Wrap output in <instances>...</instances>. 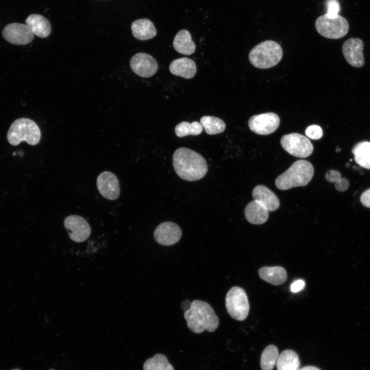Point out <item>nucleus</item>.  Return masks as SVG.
<instances>
[{
    "label": "nucleus",
    "instance_id": "24",
    "mask_svg": "<svg viewBox=\"0 0 370 370\" xmlns=\"http://www.w3.org/2000/svg\"><path fill=\"white\" fill-rule=\"evenodd\" d=\"M356 162L360 166L370 169V142H361L356 144L353 149Z\"/></svg>",
    "mask_w": 370,
    "mask_h": 370
},
{
    "label": "nucleus",
    "instance_id": "19",
    "mask_svg": "<svg viewBox=\"0 0 370 370\" xmlns=\"http://www.w3.org/2000/svg\"><path fill=\"white\" fill-rule=\"evenodd\" d=\"M32 33L38 37L45 38L51 32L49 22L43 16L37 14L30 15L25 21Z\"/></svg>",
    "mask_w": 370,
    "mask_h": 370
},
{
    "label": "nucleus",
    "instance_id": "33",
    "mask_svg": "<svg viewBox=\"0 0 370 370\" xmlns=\"http://www.w3.org/2000/svg\"><path fill=\"white\" fill-rule=\"evenodd\" d=\"M305 283L303 280H298L294 281L291 285L290 290L292 292H298L305 287Z\"/></svg>",
    "mask_w": 370,
    "mask_h": 370
},
{
    "label": "nucleus",
    "instance_id": "14",
    "mask_svg": "<svg viewBox=\"0 0 370 370\" xmlns=\"http://www.w3.org/2000/svg\"><path fill=\"white\" fill-rule=\"evenodd\" d=\"M181 234V230L176 224L166 221L157 227L154 232V237L160 245L171 246L179 240Z\"/></svg>",
    "mask_w": 370,
    "mask_h": 370
},
{
    "label": "nucleus",
    "instance_id": "23",
    "mask_svg": "<svg viewBox=\"0 0 370 370\" xmlns=\"http://www.w3.org/2000/svg\"><path fill=\"white\" fill-rule=\"evenodd\" d=\"M276 366L277 370H299L300 368L299 356L292 350H285L279 355Z\"/></svg>",
    "mask_w": 370,
    "mask_h": 370
},
{
    "label": "nucleus",
    "instance_id": "9",
    "mask_svg": "<svg viewBox=\"0 0 370 370\" xmlns=\"http://www.w3.org/2000/svg\"><path fill=\"white\" fill-rule=\"evenodd\" d=\"M280 120L274 113H266L251 117L248 122L250 130L255 134L267 135L273 133L279 127Z\"/></svg>",
    "mask_w": 370,
    "mask_h": 370
},
{
    "label": "nucleus",
    "instance_id": "26",
    "mask_svg": "<svg viewBox=\"0 0 370 370\" xmlns=\"http://www.w3.org/2000/svg\"><path fill=\"white\" fill-rule=\"evenodd\" d=\"M200 123L209 135L223 133L226 128V124L224 121L215 117L203 116L200 119Z\"/></svg>",
    "mask_w": 370,
    "mask_h": 370
},
{
    "label": "nucleus",
    "instance_id": "2",
    "mask_svg": "<svg viewBox=\"0 0 370 370\" xmlns=\"http://www.w3.org/2000/svg\"><path fill=\"white\" fill-rule=\"evenodd\" d=\"M184 318L189 329L195 334L205 330L213 332L219 325V319L212 307L207 302L195 300L184 311Z\"/></svg>",
    "mask_w": 370,
    "mask_h": 370
},
{
    "label": "nucleus",
    "instance_id": "4",
    "mask_svg": "<svg viewBox=\"0 0 370 370\" xmlns=\"http://www.w3.org/2000/svg\"><path fill=\"white\" fill-rule=\"evenodd\" d=\"M283 56L282 47L271 40L261 42L252 49L249 54L250 63L255 67L266 69L276 65Z\"/></svg>",
    "mask_w": 370,
    "mask_h": 370
},
{
    "label": "nucleus",
    "instance_id": "11",
    "mask_svg": "<svg viewBox=\"0 0 370 370\" xmlns=\"http://www.w3.org/2000/svg\"><path fill=\"white\" fill-rule=\"evenodd\" d=\"M2 35L8 42L15 45H26L34 38V34L27 25L20 23H11L3 30Z\"/></svg>",
    "mask_w": 370,
    "mask_h": 370
},
{
    "label": "nucleus",
    "instance_id": "3",
    "mask_svg": "<svg viewBox=\"0 0 370 370\" xmlns=\"http://www.w3.org/2000/svg\"><path fill=\"white\" fill-rule=\"evenodd\" d=\"M313 174V167L309 162L299 160L276 178L275 184L282 190L305 186L311 180Z\"/></svg>",
    "mask_w": 370,
    "mask_h": 370
},
{
    "label": "nucleus",
    "instance_id": "36",
    "mask_svg": "<svg viewBox=\"0 0 370 370\" xmlns=\"http://www.w3.org/2000/svg\"><path fill=\"white\" fill-rule=\"evenodd\" d=\"M13 370H20V369H13Z\"/></svg>",
    "mask_w": 370,
    "mask_h": 370
},
{
    "label": "nucleus",
    "instance_id": "32",
    "mask_svg": "<svg viewBox=\"0 0 370 370\" xmlns=\"http://www.w3.org/2000/svg\"><path fill=\"white\" fill-rule=\"evenodd\" d=\"M349 186V181L345 178H341L339 181L335 183L336 189L341 192L346 191L348 188Z\"/></svg>",
    "mask_w": 370,
    "mask_h": 370
},
{
    "label": "nucleus",
    "instance_id": "20",
    "mask_svg": "<svg viewBox=\"0 0 370 370\" xmlns=\"http://www.w3.org/2000/svg\"><path fill=\"white\" fill-rule=\"evenodd\" d=\"M258 273L261 279L274 285H282L287 278L286 270L281 266L263 267Z\"/></svg>",
    "mask_w": 370,
    "mask_h": 370
},
{
    "label": "nucleus",
    "instance_id": "12",
    "mask_svg": "<svg viewBox=\"0 0 370 370\" xmlns=\"http://www.w3.org/2000/svg\"><path fill=\"white\" fill-rule=\"evenodd\" d=\"M130 67L137 75L149 78L154 75L158 70V63L151 55L143 52L135 54L131 59Z\"/></svg>",
    "mask_w": 370,
    "mask_h": 370
},
{
    "label": "nucleus",
    "instance_id": "30",
    "mask_svg": "<svg viewBox=\"0 0 370 370\" xmlns=\"http://www.w3.org/2000/svg\"><path fill=\"white\" fill-rule=\"evenodd\" d=\"M305 134L310 139L318 140L322 137L323 131L320 126L317 125H312L306 128Z\"/></svg>",
    "mask_w": 370,
    "mask_h": 370
},
{
    "label": "nucleus",
    "instance_id": "8",
    "mask_svg": "<svg viewBox=\"0 0 370 370\" xmlns=\"http://www.w3.org/2000/svg\"><path fill=\"white\" fill-rule=\"evenodd\" d=\"M281 144L286 152L297 157H307L313 150L312 143L307 137L295 133L284 135L281 138Z\"/></svg>",
    "mask_w": 370,
    "mask_h": 370
},
{
    "label": "nucleus",
    "instance_id": "13",
    "mask_svg": "<svg viewBox=\"0 0 370 370\" xmlns=\"http://www.w3.org/2000/svg\"><path fill=\"white\" fill-rule=\"evenodd\" d=\"M97 187L100 194L107 199L116 200L120 195L118 179L110 172L104 171L99 175L97 178Z\"/></svg>",
    "mask_w": 370,
    "mask_h": 370
},
{
    "label": "nucleus",
    "instance_id": "27",
    "mask_svg": "<svg viewBox=\"0 0 370 370\" xmlns=\"http://www.w3.org/2000/svg\"><path fill=\"white\" fill-rule=\"evenodd\" d=\"M143 367V370H174L167 358L161 354H157L147 359Z\"/></svg>",
    "mask_w": 370,
    "mask_h": 370
},
{
    "label": "nucleus",
    "instance_id": "28",
    "mask_svg": "<svg viewBox=\"0 0 370 370\" xmlns=\"http://www.w3.org/2000/svg\"><path fill=\"white\" fill-rule=\"evenodd\" d=\"M203 127L200 123L194 121L192 123L183 121L177 124L175 128V132L178 137H183L188 135H198L202 131Z\"/></svg>",
    "mask_w": 370,
    "mask_h": 370
},
{
    "label": "nucleus",
    "instance_id": "16",
    "mask_svg": "<svg viewBox=\"0 0 370 370\" xmlns=\"http://www.w3.org/2000/svg\"><path fill=\"white\" fill-rule=\"evenodd\" d=\"M169 70L173 75L189 79L194 77L197 68L193 60L183 57L173 61L170 65Z\"/></svg>",
    "mask_w": 370,
    "mask_h": 370
},
{
    "label": "nucleus",
    "instance_id": "37",
    "mask_svg": "<svg viewBox=\"0 0 370 370\" xmlns=\"http://www.w3.org/2000/svg\"><path fill=\"white\" fill-rule=\"evenodd\" d=\"M49 370H53V369H49Z\"/></svg>",
    "mask_w": 370,
    "mask_h": 370
},
{
    "label": "nucleus",
    "instance_id": "7",
    "mask_svg": "<svg viewBox=\"0 0 370 370\" xmlns=\"http://www.w3.org/2000/svg\"><path fill=\"white\" fill-rule=\"evenodd\" d=\"M225 305L229 315L237 321L245 320L249 312V303L245 290L238 286L232 287L227 292Z\"/></svg>",
    "mask_w": 370,
    "mask_h": 370
},
{
    "label": "nucleus",
    "instance_id": "25",
    "mask_svg": "<svg viewBox=\"0 0 370 370\" xmlns=\"http://www.w3.org/2000/svg\"><path fill=\"white\" fill-rule=\"evenodd\" d=\"M279 356L278 348L273 345L267 346L262 352L260 365L262 370H272Z\"/></svg>",
    "mask_w": 370,
    "mask_h": 370
},
{
    "label": "nucleus",
    "instance_id": "17",
    "mask_svg": "<svg viewBox=\"0 0 370 370\" xmlns=\"http://www.w3.org/2000/svg\"><path fill=\"white\" fill-rule=\"evenodd\" d=\"M254 200L262 203L269 211L276 210L280 206V201L276 195L266 187L258 185L252 191Z\"/></svg>",
    "mask_w": 370,
    "mask_h": 370
},
{
    "label": "nucleus",
    "instance_id": "35",
    "mask_svg": "<svg viewBox=\"0 0 370 370\" xmlns=\"http://www.w3.org/2000/svg\"><path fill=\"white\" fill-rule=\"evenodd\" d=\"M299 370H321L317 367L314 366H306L301 368H300Z\"/></svg>",
    "mask_w": 370,
    "mask_h": 370
},
{
    "label": "nucleus",
    "instance_id": "6",
    "mask_svg": "<svg viewBox=\"0 0 370 370\" xmlns=\"http://www.w3.org/2000/svg\"><path fill=\"white\" fill-rule=\"evenodd\" d=\"M315 27L320 34L331 39L343 37L349 29L348 23L345 18L339 15L329 16L326 14L319 16L316 20Z\"/></svg>",
    "mask_w": 370,
    "mask_h": 370
},
{
    "label": "nucleus",
    "instance_id": "34",
    "mask_svg": "<svg viewBox=\"0 0 370 370\" xmlns=\"http://www.w3.org/2000/svg\"><path fill=\"white\" fill-rule=\"evenodd\" d=\"M360 200L363 205L366 207L370 208V189L362 193Z\"/></svg>",
    "mask_w": 370,
    "mask_h": 370
},
{
    "label": "nucleus",
    "instance_id": "15",
    "mask_svg": "<svg viewBox=\"0 0 370 370\" xmlns=\"http://www.w3.org/2000/svg\"><path fill=\"white\" fill-rule=\"evenodd\" d=\"M363 42L357 38L347 40L343 44L342 50L347 62L355 67H361L364 64L363 53Z\"/></svg>",
    "mask_w": 370,
    "mask_h": 370
},
{
    "label": "nucleus",
    "instance_id": "1",
    "mask_svg": "<svg viewBox=\"0 0 370 370\" xmlns=\"http://www.w3.org/2000/svg\"><path fill=\"white\" fill-rule=\"evenodd\" d=\"M173 165L177 175L183 180L194 181L202 178L208 171L205 158L186 147L177 149L173 156Z\"/></svg>",
    "mask_w": 370,
    "mask_h": 370
},
{
    "label": "nucleus",
    "instance_id": "18",
    "mask_svg": "<svg viewBox=\"0 0 370 370\" xmlns=\"http://www.w3.org/2000/svg\"><path fill=\"white\" fill-rule=\"evenodd\" d=\"M269 211L260 202L253 200L246 206L245 215L250 223L261 225L265 223L268 218Z\"/></svg>",
    "mask_w": 370,
    "mask_h": 370
},
{
    "label": "nucleus",
    "instance_id": "29",
    "mask_svg": "<svg viewBox=\"0 0 370 370\" xmlns=\"http://www.w3.org/2000/svg\"><path fill=\"white\" fill-rule=\"evenodd\" d=\"M325 5L327 8L326 13L329 16H336L340 10V5L338 0H326Z\"/></svg>",
    "mask_w": 370,
    "mask_h": 370
},
{
    "label": "nucleus",
    "instance_id": "10",
    "mask_svg": "<svg viewBox=\"0 0 370 370\" xmlns=\"http://www.w3.org/2000/svg\"><path fill=\"white\" fill-rule=\"evenodd\" d=\"M64 225L69 238L73 241L81 243L86 240L91 233L90 226L82 217L71 215L65 218Z\"/></svg>",
    "mask_w": 370,
    "mask_h": 370
},
{
    "label": "nucleus",
    "instance_id": "22",
    "mask_svg": "<svg viewBox=\"0 0 370 370\" xmlns=\"http://www.w3.org/2000/svg\"><path fill=\"white\" fill-rule=\"evenodd\" d=\"M173 45L174 49L179 53L190 55L195 50L196 46L192 40L190 33L187 30L179 31L175 36Z\"/></svg>",
    "mask_w": 370,
    "mask_h": 370
},
{
    "label": "nucleus",
    "instance_id": "21",
    "mask_svg": "<svg viewBox=\"0 0 370 370\" xmlns=\"http://www.w3.org/2000/svg\"><path fill=\"white\" fill-rule=\"evenodd\" d=\"M131 28L133 36L141 41L152 39L157 33L153 23L147 18L134 21L131 25Z\"/></svg>",
    "mask_w": 370,
    "mask_h": 370
},
{
    "label": "nucleus",
    "instance_id": "5",
    "mask_svg": "<svg viewBox=\"0 0 370 370\" xmlns=\"http://www.w3.org/2000/svg\"><path fill=\"white\" fill-rule=\"evenodd\" d=\"M41 137V131L38 125L33 120L25 118L15 120L7 133V140L12 145H17L23 141L34 145L39 142Z\"/></svg>",
    "mask_w": 370,
    "mask_h": 370
},
{
    "label": "nucleus",
    "instance_id": "31",
    "mask_svg": "<svg viewBox=\"0 0 370 370\" xmlns=\"http://www.w3.org/2000/svg\"><path fill=\"white\" fill-rule=\"evenodd\" d=\"M340 173L335 170L328 171L325 174V178L329 182L336 183L341 178Z\"/></svg>",
    "mask_w": 370,
    "mask_h": 370
}]
</instances>
